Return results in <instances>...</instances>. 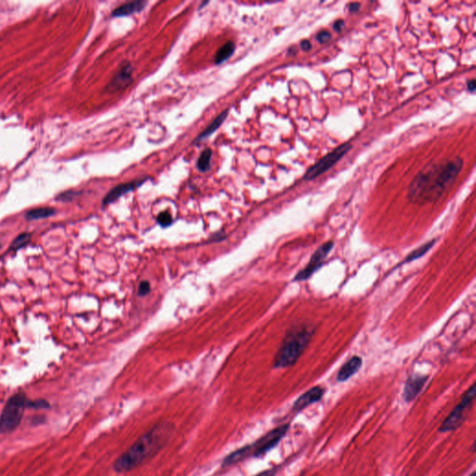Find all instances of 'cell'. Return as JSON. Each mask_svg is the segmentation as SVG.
Returning a JSON list of instances; mask_svg holds the SVG:
<instances>
[{
    "mask_svg": "<svg viewBox=\"0 0 476 476\" xmlns=\"http://www.w3.org/2000/svg\"><path fill=\"white\" fill-rule=\"evenodd\" d=\"M462 167L463 160L459 157L429 164L413 179L407 198L415 204L437 201L455 183Z\"/></svg>",
    "mask_w": 476,
    "mask_h": 476,
    "instance_id": "obj_1",
    "label": "cell"
},
{
    "mask_svg": "<svg viewBox=\"0 0 476 476\" xmlns=\"http://www.w3.org/2000/svg\"><path fill=\"white\" fill-rule=\"evenodd\" d=\"M173 434L174 425L172 423H157L114 461V471L118 474H125L141 466L165 448Z\"/></svg>",
    "mask_w": 476,
    "mask_h": 476,
    "instance_id": "obj_2",
    "label": "cell"
},
{
    "mask_svg": "<svg viewBox=\"0 0 476 476\" xmlns=\"http://www.w3.org/2000/svg\"><path fill=\"white\" fill-rule=\"evenodd\" d=\"M315 328L312 324H299L291 327L285 337L275 357L274 368L286 369L294 366L311 341Z\"/></svg>",
    "mask_w": 476,
    "mask_h": 476,
    "instance_id": "obj_3",
    "label": "cell"
},
{
    "mask_svg": "<svg viewBox=\"0 0 476 476\" xmlns=\"http://www.w3.org/2000/svg\"><path fill=\"white\" fill-rule=\"evenodd\" d=\"M289 429V424H282L273 429L269 433L264 434L260 439L253 444L242 447L226 456L222 462V468L232 466L236 463L243 462L249 458H260L268 453L273 448H276L280 441L285 437Z\"/></svg>",
    "mask_w": 476,
    "mask_h": 476,
    "instance_id": "obj_4",
    "label": "cell"
},
{
    "mask_svg": "<svg viewBox=\"0 0 476 476\" xmlns=\"http://www.w3.org/2000/svg\"><path fill=\"white\" fill-rule=\"evenodd\" d=\"M27 400L22 393L15 394L9 398L0 416V433L7 434L13 432L21 423Z\"/></svg>",
    "mask_w": 476,
    "mask_h": 476,
    "instance_id": "obj_5",
    "label": "cell"
},
{
    "mask_svg": "<svg viewBox=\"0 0 476 476\" xmlns=\"http://www.w3.org/2000/svg\"><path fill=\"white\" fill-rule=\"evenodd\" d=\"M476 394V384H473L469 390L463 394L461 403L456 406L455 408L452 410V412L448 415V418L443 421L442 425L438 430L439 433L444 434V433L456 431L457 429L462 426L463 422L467 419L466 414L473 405Z\"/></svg>",
    "mask_w": 476,
    "mask_h": 476,
    "instance_id": "obj_6",
    "label": "cell"
},
{
    "mask_svg": "<svg viewBox=\"0 0 476 476\" xmlns=\"http://www.w3.org/2000/svg\"><path fill=\"white\" fill-rule=\"evenodd\" d=\"M352 148H353V145L350 142H346L341 146H339L326 157L320 159L317 163L312 166L306 172L304 180L312 181L317 178L320 175L326 173L327 171H329L333 166L338 163Z\"/></svg>",
    "mask_w": 476,
    "mask_h": 476,
    "instance_id": "obj_7",
    "label": "cell"
},
{
    "mask_svg": "<svg viewBox=\"0 0 476 476\" xmlns=\"http://www.w3.org/2000/svg\"><path fill=\"white\" fill-rule=\"evenodd\" d=\"M333 247H334V243L332 241L326 242L323 245H321L311 257V260L307 264V266L298 272V274L295 276L293 281H298V282L305 281L311 278L316 271L322 267V265L325 263V260L327 259L328 254L331 252Z\"/></svg>",
    "mask_w": 476,
    "mask_h": 476,
    "instance_id": "obj_8",
    "label": "cell"
},
{
    "mask_svg": "<svg viewBox=\"0 0 476 476\" xmlns=\"http://www.w3.org/2000/svg\"><path fill=\"white\" fill-rule=\"evenodd\" d=\"M325 391L326 390L321 386H314L313 388L309 389L295 401L294 405L292 406V411L296 413L300 412L309 405L319 402L324 396Z\"/></svg>",
    "mask_w": 476,
    "mask_h": 476,
    "instance_id": "obj_9",
    "label": "cell"
},
{
    "mask_svg": "<svg viewBox=\"0 0 476 476\" xmlns=\"http://www.w3.org/2000/svg\"><path fill=\"white\" fill-rule=\"evenodd\" d=\"M429 377L424 375H412L406 380L403 397L406 403H410L422 391Z\"/></svg>",
    "mask_w": 476,
    "mask_h": 476,
    "instance_id": "obj_10",
    "label": "cell"
},
{
    "mask_svg": "<svg viewBox=\"0 0 476 476\" xmlns=\"http://www.w3.org/2000/svg\"><path fill=\"white\" fill-rule=\"evenodd\" d=\"M146 181H147V179L136 180V181H133V182L127 183V184H123V185H118V186L114 187L110 192L107 193L106 196L103 199V201H102L103 206H107V205H109V204L114 202L115 200L120 198L122 195H124V194H126V193H128V192L135 190L136 188L140 187V186H141L142 184H144Z\"/></svg>",
    "mask_w": 476,
    "mask_h": 476,
    "instance_id": "obj_11",
    "label": "cell"
},
{
    "mask_svg": "<svg viewBox=\"0 0 476 476\" xmlns=\"http://www.w3.org/2000/svg\"><path fill=\"white\" fill-rule=\"evenodd\" d=\"M132 81V67L131 65L126 63L121 67L119 72L115 75L114 79L111 80L110 84L108 85V89L110 91H119L128 87Z\"/></svg>",
    "mask_w": 476,
    "mask_h": 476,
    "instance_id": "obj_12",
    "label": "cell"
},
{
    "mask_svg": "<svg viewBox=\"0 0 476 476\" xmlns=\"http://www.w3.org/2000/svg\"><path fill=\"white\" fill-rule=\"evenodd\" d=\"M363 360L359 356H353L350 358L347 362L345 363L339 370L337 375V381L339 382H344L348 381L350 378L353 377L356 374L362 367Z\"/></svg>",
    "mask_w": 476,
    "mask_h": 476,
    "instance_id": "obj_13",
    "label": "cell"
},
{
    "mask_svg": "<svg viewBox=\"0 0 476 476\" xmlns=\"http://www.w3.org/2000/svg\"><path fill=\"white\" fill-rule=\"evenodd\" d=\"M146 5H147V2L143 1V0H137V1L128 2L124 5H122L120 7L115 8L112 15H113V17H124V16L139 13L144 9Z\"/></svg>",
    "mask_w": 476,
    "mask_h": 476,
    "instance_id": "obj_14",
    "label": "cell"
},
{
    "mask_svg": "<svg viewBox=\"0 0 476 476\" xmlns=\"http://www.w3.org/2000/svg\"><path fill=\"white\" fill-rule=\"evenodd\" d=\"M227 115L228 110L224 111V112H222V113H221V114H220V115H219V116H218V117H217V118H216V119H215V120H214L213 122H212V123H211V124H210V125H209V126H208V127H207V128H206V129H205V130H204V131H203V132H202V133L198 136V137H197V138H196V140L194 141V142H201L202 140H204V139L207 138L208 136L211 135V134H212L213 132H215V131H216L218 128H220V126H221V124H222V123L224 122V120H225V118H226V116H227Z\"/></svg>",
    "mask_w": 476,
    "mask_h": 476,
    "instance_id": "obj_15",
    "label": "cell"
},
{
    "mask_svg": "<svg viewBox=\"0 0 476 476\" xmlns=\"http://www.w3.org/2000/svg\"><path fill=\"white\" fill-rule=\"evenodd\" d=\"M235 49V44L232 41H229L226 44H224L220 50H218L215 56V64H220L227 61L228 59L233 55Z\"/></svg>",
    "mask_w": 476,
    "mask_h": 476,
    "instance_id": "obj_16",
    "label": "cell"
},
{
    "mask_svg": "<svg viewBox=\"0 0 476 476\" xmlns=\"http://www.w3.org/2000/svg\"><path fill=\"white\" fill-rule=\"evenodd\" d=\"M55 213V209L52 207H38L32 210H29L27 213L25 214V218L29 220H39V219H45L49 218Z\"/></svg>",
    "mask_w": 476,
    "mask_h": 476,
    "instance_id": "obj_17",
    "label": "cell"
},
{
    "mask_svg": "<svg viewBox=\"0 0 476 476\" xmlns=\"http://www.w3.org/2000/svg\"><path fill=\"white\" fill-rule=\"evenodd\" d=\"M435 241H436V240L434 239V240L427 242L426 244H424V245L420 246L418 249L413 250L412 252L405 258L404 263H411L413 261H416V260H418L419 258L424 256L427 252L434 247Z\"/></svg>",
    "mask_w": 476,
    "mask_h": 476,
    "instance_id": "obj_18",
    "label": "cell"
},
{
    "mask_svg": "<svg viewBox=\"0 0 476 476\" xmlns=\"http://www.w3.org/2000/svg\"><path fill=\"white\" fill-rule=\"evenodd\" d=\"M212 152L210 149H206L201 154L197 161V168L201 172H206L210 169V160H211Z\"/></svg>",
    "mask_w": 476,
    "mask_h": 476,
    "instance_id": "obj_19",
    "label": "cell"
},
{
    "mask_svg": "<svg viewBox=\"0 0 476 476\" xmlns=\"http://www.w3.org/2000/svg\"><path fill=\"white\" fill-rule=\"evenodd\" d=\"M30 240H31V235L30 234H27V233L21 234V235H18L16 237L14 241L12 242V244L10 246V249L11 250H17V249H21L22 247H24L25 245H27Z\"/></svg>",
    "mask_w": 476,
    "mask_h": 476,
    "instance_id": "obj_20",
    "label": "cell"
},
{
    "mask_svg": "<svg viewBox=\"0 0 476 476\" xmlns=\"http://www.w3.org/2000/svg\"><path fill=\"white\" fill-rule=\"evenodd\" d=\"M157 221L162 227H168L173 222V219L169 211H163L158 215Z\"/></svg>",
    "mask_w": 476,
    "mask_h": 476,
    "instance_id": "obj_21",
    "label": "cell"
},
{
    "mask_svg": "<svg viewBox=\"0 0 476 476\" xmlns=\"http://www.w3.org/2000/svg\"><path fill=\"white\" fill-rule=\"evenodd\" d=\"M27 406L37 409V408H48V407H50V405L45 400H38V401H35V402L27 401Z\"/></svg>",
    "mask_w": 476,
    "mask_h": 476,
    "instance_id": "obj_22",
    "label": "cell"
},
{
    "mask_svg": "<svg viewBox=\"0 0 476 476\" xmlns=\"http://www.w3.org/2000/svg\"><path fill=\"white\" fill-rule=\"evenodd\" d=\"M150 291H151V286H150L149 282L143 281L140 284V286H139V295L140 296H145Z\"/></svg>",
    "mask_w": 476,
    "mask_h": 476,
    "instance_id": "obj_23",
    "label": "cell"
},
{
    "mask_svg": "<svg viewBox=\"0 0 476 476\" xmlns=\"http://www.w3.org/2000/svg\"><path fill=\"white\" fill-rule=\"evenodd\" d=\"M330 37H331V34L328 31H321L317 34L316 39L318 42L323 44V43L327 42L330 39Z\"/></svg>",
    "mask_w": 476,
    "mask_h": 476,
    "instance_id": "obj_24",
    "label": "cell"
},
{
    "mask_svg": "<svg viewBox=\"0 0 476 476\" xmlns=\"http://www.w3.org/2000/svg\"><path fill=\"white\" fill-rule=\"evenodd\" d=\"M76 194H77L76 192H65L62 194H60L57 199L58 200H62V201H68V200H71Z\"/></svg>",
    "mask_w": 476,
    "mask_h": 476,
    "instance_id": "obj_25",
    "label": "cell"
},
{
    "mask_svg": "<svg viewBox=\"0 0 476 476\" xmlns=\"http://www.w3.org/2000/svg\"><path fill=\"white\" fill-rule=\"evenodd\" d=\"M278 468H273V469L266 470V471H263L262 473H260L259 475H257L255 476H275L277 475L278 473Z\"/></svg>",
    "mask_w": 476,
    "mask_h": 476,
    "instance_id": "obj_26",
    "label": "cell"
},
{
    "mask_svg": "<svg viewBox=\"0 0 476 476\" xmlns=\"http://www.w3.org/2000/svg\"><path fill=\"white\" fill-rule=\"evenodd\" d=\"M300 47L301 49L305 51H309V50L312 49V44L309 41V40H302L301 43H300Z\"/></svg>",
    "mask_w": 476,
    "mask_h": 476,
    "instance_id": "obj_27",
    "label": "cell"
},
{
    "mask_svg": "<svg viewBox=\"0 0 476 476\" xmlns=\"http://www.w3.org/2000/svg\"><path fill=\"white\" fill-rule=\"evenodd\" d=\"M348 8L351 12H356V11H358L359 8H360V4L357 3V2L351 3V4H349L348 5Z\"/></svg>",
    "mask_w": 476,
    "mask_h": 476,
    "instance_id": "obj_28",
    "label": "cell"
},
{
    "mask_svg": "<svg viewBox=\"0 0 476 476\" xmlns=\"http://www.w3.org/2000/svg\"><path fill=\"white\" fill-rule=\"evenodd\" d=\"M344 26V21L342 20H339V21H336L333 25V28L334 30H336L337 32H341V28Z\"/></svg>",
    "mask_w": 476,
    "mask_h": 476,
    "instance_id": "obj_29",
    "label": "cell"
},
{
    "mask_svg": "<svg viewBox=\"0 0 476 476\" xmlns=\"http://www.w3.org/2000/svg\"><path fill=\"white\" fill-rule=\"evenodd\" d=\"M467 88H468V91L471 92V93H474L476 91V81L473 79L468 82L467 84Z\"/></svg>",
    "mask_w": 476,
    "mask_h": 476,
    "instance_id": "obj_30",
    "label": "cell"
},
{
    "mask_svg": "<svg viewBox=\"0 0 476 476\" xmlns=\"http://www.w3.org/2000/svg\"><path fill=\"white\" fill-rule=\"evenodd\" d=\"M476 476V472H474V473H472V474H471V476Z\"/></svg>",
    "mask_w": 476,
    "mask_h": 476,
    "instance_id": "obj_31",
    "label": "cell"
},
{
    "mask_svg": "<svg viewBox=\"0 0 476 476\" xmlns=\"http://www.w3.org/2000/svg\"><path fill=\"white\" fill-rule=\"evenodd\" d=\"M0 248H1V245H0Z\"/></svg>",
    "mask_w": 476,
    "mask_h": 476,
    "instance_id": "obj_32",
    "label": "cell"
}]
</instances>
